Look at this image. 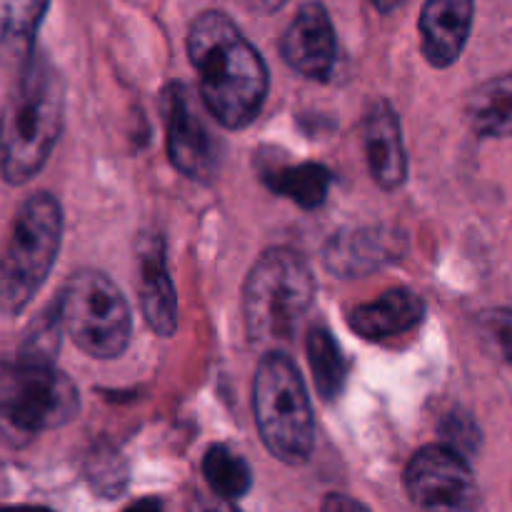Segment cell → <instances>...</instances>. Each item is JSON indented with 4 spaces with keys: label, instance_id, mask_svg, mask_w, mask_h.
Here are the masks:
<instances>
[{
    "label": "cell",
    "instance_id": "obj_1",
    "mask_svg": "<svg viewBox=\"0 0 512 512\" xmlns=\"http://www.w3.org/2000/svg\"><path fill=\"white\" fill-rule=\"evenodd\" d=\"M188 58L208 113L223 128H248L268 100L270 73L243 30L220 10L198 15L188 30Z\"/></svg>",
    "mask_w": 512,
    "mask_h": 512
},
{
    "label": "cell",
    "instance_id": "obj_2",
    "mask_svg": "<svg viewBox=\"0 0 512 512\" xmlns=\"http://www.w3.org/2000/svg\"><path fill=\"white\" fill-rule=\"evenodd\" d=\"M18 70L0 113V175L10 185L45 168L65 123V83L53 60L33 53Z\"/></svg>",
    "mask_w": 512,
    "mask_h": 512
},
{
    "label": "cell",
    "instance_id": "obj_3",
    "mask_svg": "<svg viewBox=\"0 0 512 512\" xmlns=\"http://www.w3.org/2000/svg\"><path fill=\"white\" fill-rule=\"evenodd\" d=\"M315 300L313 268L290 248H270L255 260L243 288L245 330L253 345H280Z\"/></svg>",
    "mask_w": 512,
    "mask_h": 512
},
{
    "label": "cell",
    "instance_id": "obj_4",
    "mask_svg": "<svg viewBox=\"0 0 512 512\" xmlns=\"http://www.w3.org/2000/svg\"><path fill=\"white\" fill-rule=\"evenodd\" d=\"M63 243V208L45 190L20 203L0 253V313L18 315L48 280Z\"/></svg>",
    "mask_w": 512,
    "mask_h": 512
},
{
    "label": "cell",
    "instance_id": "obj_5",
    "mask_svg": "<svg viewBox=\"0 0 512 512\" xmlns=\"http://www.w3.org/2000/svg\"><path fill=\"white\" fill-rule=\"evenodd\" d=\"M258 433L273 458L285 465L308 463L315 448V418L303 375L280 350L260 358L253 380Z\"/></svg>",
    "mask_w": 512,
    "mask_h": 512
},
{
    "label": "cell",
    "instance_id": "obj_6",
    "mask_svg": "<svg viewBox=\"0 0 512 512\" xmlns=\"http://www.w3.org/2000/svg\"><path fill=\"white\" fill-rule=\"evenodd\" d=\"M78 410V388L53 360H0V430L13 443L63 428Z\"/></svg>",
    "mask_w": 512,
    "mask_h": 512
},
{
    "label": "cell",
    "instance_id": "obj_7",
    "mask_svg": "<svg viewBox=\"0 0 512 512\" xmlns=\"http://www.w3.org/2000/svg\"><path fill=\"white\" fill-rule=\"evenodd\" d=\"M65 335L98 360L125 353L133 335V313L118 285L98 270H78L55 298Z\"/></svg>",
    "mask_w": 512,
    "mask_h": 512
},
{
    "label": "cell",
    "instance_id": "obj_8",
    "mask_svg": "<svg viewBox=\"0 0 512 512\" xmlns=\"http://www.w3.org/2000/svg\"><path fill=\"white\" fill-rule=\"evenodd\" d=\"M408 498L423 510H473L478 483L463 453L453 445H425L405 468Z\"/></svg>",
    "mask_w": 512,
    "mask_h": 512
},
{
    "label": "cell",
    "instance_id": "obj_9",
    "mask_svg": "<svg viewBox=\"0 0 512 512\" xmlns=\"http://www.w3.org/2000/svg\"><path fill=\"white\" fill-rule=\"evenodd\" d=\"M160 110H163L165 143L173 168L185 178L208 183L218 170V155L203 118L195 110L190 90L183 83H170L160 98Z\"/></svg>",
    "mask_w": 512,
    "mask_h": 512
},
{
    "label": "cell",
    "instance_id": "obj_10",
    "mask_svg": "<svg viewBox=\"0 0 512 512\" xmlns=\"http://www.w3.org/2000/svg\"><path fill=\"white\" fill-rule=\"evenodd\" d=\"M283 60L310 80H330L338 60V40L328 10L320 3H305L280 40Z\"/></svg>",
    "mask_w": 512,
    "mask_h": 512
},
{
    "label": "cell",
    "instance_id": "obj_11",
    "mask_svg": "<svg viewBox=\"0 0 512 512\" xmlns=\"http://www.w3.org/2000/svg\"><path fill=\"white\" fill-rule=\"evenodd\" d=\"M403 250L405 235L398 228L370 225L335 233L325 245L323 263L338 278H358L395 263Z\"/></svg>",
    "mask_w": 512,
    "mask_h": 512
},
{
    "label": "cell",
    "instance_id": "obj_12",
    "mask_svg": "<svg viewBox=\"0 0 512 512\" xmlns=\"http://www.w3.org/2000/svg\"><path fill=\"white\" fill-rule=\"evenodd\" d=\"M135 263L145 323L153 333L170 338L178 328V295L168 273L165 243L158 233H143L135 240Z\"/></svg>",
    "mask_w": 512,
    "mask_h": 512
},
{
    "label": "cell",
    "instance_id": "obj_13",
    "mask_svg": "<svg viewBox=\"0 0 512 512\" xmlns=\"http://www.w3.org/2000/svg\"><path fill=\"white\" fill-rule=\"evenodd\" d=\"M473 0H425L420 13V48L435 68H450L463 53L473 28Z\"/></svg>",
    "mask_w": 512,
    "mask_h": 512
},
{
    "label": "cell",
    "instance_id": "obj_14",
    "mask_svg": "<svg viewBox=\"0 0 512 512\" xmlns=\"http://www.w3.org/2000/svg\"><path fill=\"white\" fill-rule=\"evenodd\" d=\"M365 153L370 173L383 190H395L408 178V155L398 113L388 100H375L365 118Z\"/></svg>",
    "mask_w": 512,
    "mask_h": 512
},
{
    "label": "cell",
    "instance_id": "obj_15",
    "mask_svg": "<svg viewBox=\"0 0 512 512\" xmlns=\"http://www.w3.org/2000/svg\"><path fill=\"white\" fill-rule=\"evenodd\" d=\"M425 300L408 288H395L380 295L378 300L358 305L348 315V323L360 338L388 340L408 333L423 323Z\"/></svg>",
    "mask_w": 512,
    "mask_h": 512
},
{
    "label": "cell",
    "instance_id": "obj_16",
    "mask_svg": "<svg viewBox=\"0 0 512 512\" xmlns=\"http://www.w3.org/2000/svg\"><path fill=\"white\" fill-rule=\"evenodd\" d=\"M50 0H0V65L20 68L33 55Z\"/></svg>",
    "mask_w": 512,
    "mask_h": 512
},
{
    "label": "cell",
    "instance_id": "obj_17",
    "mask_svg": "<svg viewBox=\"0 0 512 512\" xmlns=\"http://www.w3.org/2000/svg\"><path fill=\"white\" fill-rule=\"evenodd\" d=\"M333 180V173L318 163L283 165V168H273L263 173V183L275 195L293 200L295 205L305 210H313L325 203Z\"/></svg>",
    "mask_w": 512,
    "mask_h": 512
},
{
    "label": "cell",
    "instance_id": "obj_18",
    "mask_svg": "<svg viewBox=\"0 0 512 512\" xmlns=\"http://www.w3.org/2000/svg\"><path fill=\"white\" fill-rule=\"evenodd\" d=\"M468 118L485 138H512V73L488 80L470 95Z\"/></svg>",
    "mask_w": 512,
    "mask_h": 512
},
{
    "label": "cell",
    "instance_id": "obj_19",
    "mask_svg": "<svg viewBox=\"0 0 512 512\" xmlns=\"http://www.w3.org/2000/svg\"><path fill=\"white\" fill-rule=\"evenodd\" d=\"M305 350H308V363L313 368L315 385L325 403H333L340 393H343L345 378H348V365H345L340 345L330 335L328 328L315 325L305 340Z\"/></svg>",
    "mask_w": 512,
    "mask_h": 512
},
{
    "label": "cell",
    "instance_id": "obj_20",
    "mask_svg": "<svg viewBox=\"0 0 512 512\" xmlns=\"http://www.w3.org/2000/svg\"><path fill=\"white\" fill-rule=\"evenodd\" d=\"M203 478L220 498L238 500L253 488V470L228 445H210L203 458Z\"/></svg>",
    "mask_w": 512,
    "mask_h": 512
},
{
    "label": "cell",
    "instance_id": "obj_21",
    "mask_svg": "<svg viewBox=\"0 0 512 512\" xmlns=\"http://www.w3.org/2000/svg\"><path fill=\"white\" fill-rule=\"evenodd\" d=\"M63 323H60L58 305L43 310L38 320L28 328V335H25L23 345H20V355L35 360H55V353L60 348V338H63Z\"/></svg>",
    "mask_w": 512,
    "mask_h": 512
},
{
    "label": "cell",
    "instance_id": "obj_22",
    "mask_svg": "<svg viewBox=\"0 0 512 512\" xmlns=\"http://www.w3.org/2000/svg\"><path fill=\"white\" fill-rule=\"evenodd\" d=\"M480 330L488 335L508 363H512V310H485L480 315Z\"/></svg>",
    "mask_w": 512,
    "mask_h": 512
},
{
    "label": "cell",
    "instance_id": "obj_23",
    "mask_svg": "<svg viewBox=\"0 0 512 512\" xmlns=\"http://www.w3.org/2000/svg\"><path fill=\"white\" fill-rule=\"evenodd\" d=\"M323 508H325V510H343V508L363 510V505H360L358 500H350V498H340V495H333V498L325 500Z\"/></svg>",
    "mask_w": 512,
    "mask_h": 512
},
{
    "label": "cell",
    "instance_id": "obj_24",
    "mask_svg": "<svg viewBox=\"0 0 512 512\" xmlns=\"http://www.w3.org/2000/svg\"><path fill=\"white\" fill-rule=\"evenodd\" d=\"M248 3H250V8L258 10L260 15H270V13H275V10L283 8L288 0H248Z\"/></svg>",
    "mask_w": 512,
    "mask_h": 512
},
{
    "label": "cell",
    "instance_id": "obj_25",
    "mask_svg": "<svg viewBox=\"0 0 512 512\" xmlns=\"http://www.w3.org/2000/svg\"><path fill=\"white\" fill-rule=\"evenodd\" d=\"M373 3L380 13H393V10L400 5V0H373Z\"/></svg>",
    "mask_w": 512,
    "mask_h": 512
}]
</instances>
